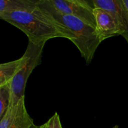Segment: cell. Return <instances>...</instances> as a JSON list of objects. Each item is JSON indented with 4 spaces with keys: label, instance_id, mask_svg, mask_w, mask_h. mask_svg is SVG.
Segmentation results:
<instances>
[{
    "label": "cell",
    "instance_id": "obj_9",
    "mask_svg": "<svg viewBox=\"0 0 128 128\" xmlns=\"http://www.w3.org/2000/svg\"><path fill=\"white\" fill-rule=\"evenodd\" d=\"M20 110L14 122L8 128H31L34 125L33 120L28 113L25 106V97L20 100Z\"/></svg>",
    "mask_w": 128,
    "mask_h": 128
},
{
    "label": "cell",
    "instance_id": "obj_11",
    "mask_svg": "<svg viewBox=\"0 0 128 128\" xmlns=\"http://www.w3.org/2000/svg\"><path fill=\"white\" fill-rule=\"evenodd\" d=\"M11 91L10 83L0 86V118L7 111L11 101Z\"/></svg>",
    "mask_w": 128,
    "mask_h": 128
},
{
    "label": "cell",
    "instance_id": "obj_10",
    "mask_svg": "<svg viewBox=\"0 0 128 128\" xmlns=\"http://www.w3.org/2000/svg\"><path fill=\"white\" fill-rule=\"evenodd\" d=\"M20 110V102L18 104L10 101L7 111L1 118H0V128H8L14 122Z\"/></svg>",
    "mask_w": 128,
    "mask_h": 128
},
{
    "label": "cell",
    "instance_id": "obj_4",
    "mask_svg": "<svg viewBox=\"0 0 128 128\" xmlns=\"http://www.w3.org/2000/svg\"><path fill=\"white\" fill-rule=\"evenodd\" d=\"M61 13L80 19L95 28L96 21L91 1L86 0H49Z\"/></svg>",
    "mask_w": 128,
    "mask_h": 128
},
{
    "label": "cell",
    "instance_id": "obj_5",
    "mask_svg": "<svg viewBox=\"0 0 128 128\" xmlns=\"http://www.w3.org/2000/svg\"><path fill=\"white\" fill-rule=\"evenodd\" d=\"M91 3L93 8L103 9L113 16L120 29L121 36L128 44V10L122 0H93Z\"/></svg>",
    "mask_w": 128,
    "mask_h": 128
},
{
    "label": "cell",
    "instance_id": "obj_3",
    "mask_svg": "<svg viewBox=\"0 0 128 128\" xmlns=\"http://www.w3.org/2000/svg\"><path fill=\"white\" fill-rule=\"evenodd\" d=\"M46 42L34 44L29 41L27 48L22 55V62L18 71L10 82L11 101L18 104L25 97V88L30 74L41 62L42 51Z\"/></svg>",
    "mask_w": 128,
    "mask_h": 128
},
{
    "label": "cell",
    "instance_id": "obj_14",
    "mask_svg": "<svg viewBox=\"0 0 128 128\" xmlns=\"http://www.w3.org/2000/svg\"><path fill=\"white\" fill-rule=\"evenodd\" d=\"M31 128H40V126H36V125L34 124L33 126L31 127Z\"/></svg>",
    "mask_w": 128,
    "mask_h": 128
},
{
    "label": "cell",
    "instance_id": "obj_6",
    "mask_svg": "<svg viewBox=\"0 0 128 128\" xmlns=\"http://www.w3.org/2000/svg\"><path fill=\"white\" fill-rule=\"evenodd\" d=\"M96 21L95 31L101 42L113 36H121V31L114 18L108 11L98 8L93 9Z\"/></svg>",
    "mask_w": 128,
    "mask_h": 128
},
{
    "label": "cell",
    "instance_id": "obj_1",
    "mask_svg": "<svg viewBox=\"0 0 128 128\" xmlns=\"http://www.w3.org/2000/svg\"><path fill=\"white\" fill-rule=\"evenodd\" d=\"M0 18L22 31L30 42L40 44L54 38H65L72 41L70 30L39 7L26 11L1 14Z\"/></svg>",
    "mask_w": 128,
    "mask_h": 128
},
{
    "label": "cell",
    "instance_id": "obj_7",
    "mask_svg": "<svg viewBox=\"0 0 128 128\" xmlns=\"http://www.w3.org/2000/svg\"><path fill=\"white\" fill-rule=\"evenodd\" d=\"M38 1L35 0H1L0 14L14 11H26L37 7Z\"/></svg>",
    "mask_w": 128,
    "mask_h": 128
},
{
    "label": "cell",
    "instance_id": "obj_15",
    "mask_svg": "<svg viewBox=\"0 0 128 128\" xmlns=\"http://www.w3.org/2000/svg\"><path fill=\"white\" fill-rule=\"evenodd\" d=\"M112 128H119V127H118V126H114Z\"/></svg>",
    "mask_w": 128,
    "mask_h": 128
},
{
    "label": "cell",
    "instance_id": "obj_8",
    "mask_svg": "<svg viewBox=\"0 0 128 128\" xmlns=\"http://www.w3.org/2000/svg\"><path fill=\"white\" fill-rule=\"evenodd\" d=\"M22 62V58L0 64V86L10 83Z\"/></svg>",
    "mask_w": 128,
    "mask_h": 128
},
{
    "label": "cell",
    "instance_id": "obj_12",
    "mask_svg": "<svg viewBox=\"0 0 128 128\" xmlns=\"http://www.w3.org/2000/svg\"><path fill=\"white\" fill-rule=\"evenodd\" d=\"M40 128H62L58 114L55 112L54 114L46 123L40 126Z\"/></svg>",
    "mask_w": 128,
    "mask_h": 128
},
{
    "label": "cell",
    "instance_id": "obj_2",
    "mask_svg": "<svg viewBox=\"0 0 128 128\" xmlns=\"http://www.w3.org/2000/svg\"><path fill=\"white\" fill-rule=\"evenodd\" d=\"M38 6L70 30L74 38L72 42L78 48L86 63H91L98 47L101 42L96 34L95 28L77 18L61 13L49 0H38Z\"/></svg>",
    "mask_w": 128,
    "mask_h": 128
},
{
    "label": "cell",
    "instance_id": "obj_13",
    "mask_svg": "<svg viewBox=\"0 0 128 128\" xmlns=\"http://www.w3.org/2000/svg\"><path fill=\"white\" fill-rule=\"evenodd\" d=\"M122 2H123L124 4L125 7L127 8L128 10V0H122Z\"/></svg>",
    "mask_w": 128,
    "mask_h": 128
}]
</instances>
